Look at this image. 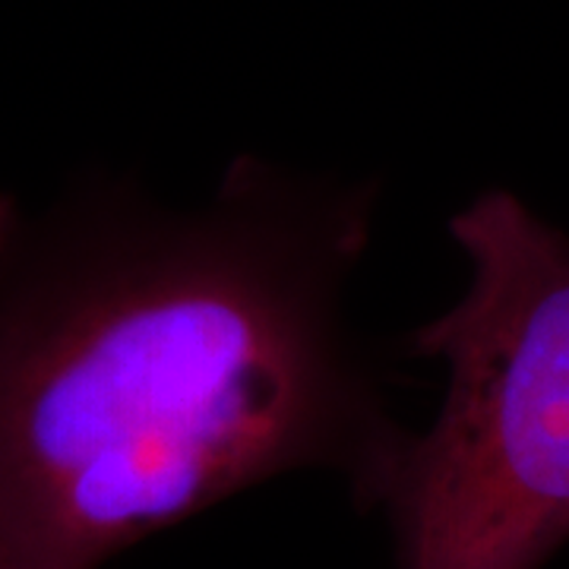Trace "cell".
I'll return each instance as SVG.
<instances>
[{"label":"cell","mask_w":569,"mask_h":569,"mask_svg":"<svg viewBox=\"0 0 569 569\" xmlns=\"http://www.w3.org/2000/svg\"><path fill=\"white\" fill-rule=\"evenodd\" d=\"M373 178L238 156L203 203L0 193V557L102 569L291 471L377 507L411 433L348 320Z\"/></svg>","instance_id":"6da1fadb"},{"label":"cell","mask_w":569,"mask_h":569,"mask_svg":"<svg viewBox=\"0 0 569 569\" xmlns=\"http://www.w3.org/2000/svg\"><path fill=\"white\" fill-rule=\"evenodd\" d=\"M466 295L408 336L447 367L377 497L399 569H541L569 541V238L512 190L449 219Z\"/></svg>","instance_id":"7a4b0ae2"},{"label":"cell","mask_w":569,"mask_h":569,"mask_svg":"<svg viewBox=\"0 0 569 569\" xmlns=\"http://www.w3.org/2000/svg\"><path fill=\"white\" fill-rule=\"evenodd\" d=\"M0 569H10V567H7V560H3V557H0Z\"/></svg>","instance_id":"3957f363"}]
</instances>
